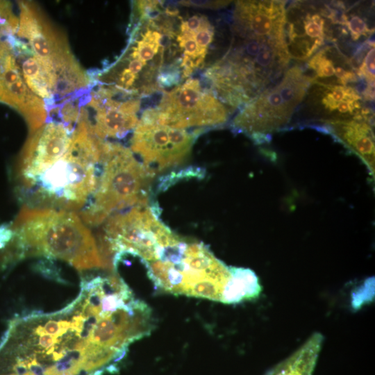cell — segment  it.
Here are the masks:
<instances>
[{
    "label": "cell",
    "mask_w": 375,
    "mask_h": 375,
    "mask_svg": "<svg viewBox=\"0 0 375 375\" xmlns=\"http://www.w3.org/2000/svg\"><path fill=\"white\" fill-rule=\"evenodd\" d=\"M284 24L283 15L269 8L255 10L231 24L228 51L205 72L210 88L222 102L242 107L280 81L291 60Z\"/></svg>",
    "instance_id": "6da1fadb"
},
{
    "label": "cell",
    "mask_w": 375,
    "mask_h": 375,
    "mask_svg": "<svg viewBox=\"0 0 375 375\" xmlns=\"http://www.w3.org/2000/svg\"><path fill=\"white\" fill-rule=\"evenodd\" d=\"M22 71L28 88L33 93L44 99H53L56 79L34 54L23 60Z\"/></svg>",
    "instance_id": "ac0fdd59"
},
{
    "label": "cell",
    "mask_w": 375,
    "mask_h": 375,
    "mask_svg": "<svg viewBox=\"0 0 375 375\" xmlns=\"http://www.w3.org/2000/svg\"><path fill=\"white\" fill-rule=\"evenodd\" d=\"M102 140L85 124L71 135L65 154L28 190L31 207L81 210L94 193L101 169Z\"/></svg>",
    "instance_id": "3957f363"
},
{
    "label": "cell",
    "mask_w": 375,
    "mask_h": 375,
    "mask_svg": "<svg viewBox=\"0 0 375 375\" xmlns=\"http://www.w3.org/2000/svg\"><path fill=\"white\" fill-rule=\"evenodd\" d=\"M0 101L12 106L24 115L31 133L45 120L42 101L25 84L9 47L6 44H0Z\"/></svg>",
    "instance_id": "4fadbf2b"
},
{
    "label": "cell",
    "mask_w": 375,
    "mask_h": 375,
    "mask_svg": "<svg viewBox=\"0 0 375 375\" xmlns=\"http://www.w3.org/2000/svg\"><path fill=\"white\" fill-rule=\"evenodd\" d=\"M201 130L189 132L140 118L131 138V150L155 176L181 164L190 153Z\"/></svg>",
    "instance_id": "30bf717a"
},
{
    "label": "cell",
    "mask_w": 375,
    "mask_h": 375,
    "mask_svg": "<svg viewBox=\"0 0 375 375\" xmlns=\"http://www.w3.org/2000/svg\"><path fill=\"white\" fill-rule=\"evenodd\" d=\"M342 1L331 3L296 1L285 7V41L291 59L307 61L328 44L338 45Z\"/></svg>",
    "instance_id": "9c48e42d"
},
{
    "label": "cell",
    "mask_w": 375,
    "mask_h": 375,
    "mask_svg": "<svg viewBox=\"0 0 375 375\" xmlns=\"http://www.w3.org/2000/svg\"><path fill=\"white\" fill-rule=\"evenodd\" d=\"M141 118L178 129L225 124L229 110L210 88L188 78L164 92L159 104L144 110Z\"/></svg>",
    "instance_id": "ba28073f"
},
{
    "label": "cell",
    "mask_w": 375,
    "mask_h": 375,
    "mask_svg": "<svg viewBox=\"0 0 375 375\" xmlns=\"http://www.w3.org/2000/svg\"><path fill=\"white\" fill-rule=\"evenodd\" d=\"M356 10L351 11L345 8L341 17L342 26L346 31L347 38H350L351 42L361 45L369 40L374 28L368 25L367 17L361 14L359 9Z\"/></svg>",
    "instance_id": "d6986e66"
},
{
    "label": "cell",
    "mask_w": 375,
    "mask_h": 375,
    "mask_svg": "<svg viewBox=\"0 0 375 375\" xmlns=\"http://www.w3.org/2000/svg\"><path fill=\"white\" fill-rule=\"evenodd\" d=\"M181 4L186 6H194L207 8H217L225 6L231 1H181Z\"/></svg>",
    "instance_id": "ffe728a7"
},
{
    "label": "cell",
    "mask_w": 375,
    "mask_h": 375,
    "mask_svg": "<svg viewBox=\"0 0 375 375\" xmlns=\"http://www.w3.org/2000/svg\"><path fill=\"white\" fill-rule=\"evenodd\" d=\"M100 165L96 189L79 212L89 226H98L117 212L147 205L154 176L129 149L118 143L103 141Z\"/></svg>",
    "instance_id": "5b68a950"
},
{
    "label": "cell",
    "mask_w": 375,
    "mask_h": 375,
    "mask_svg": "<svg viewBox=\"0 0 375 375\" xmlns=\"http://www.w3.org/2000/svg\"><path fill=\"white\" fill-rule=\"evenodd\" d=\"M143 262L156 287L169 294L231 304L254 299L262 291L253 270L227 266L202 242L178 236L160 249L155 261Z\"/></svg>",
    "instance_id": "7a4b0ae2"
},
{
    "label": "cell",
    "mask_w": 375,
    "mask_h": 375,
    "mask_svg": "<svg viewBox=\"0 0 375 375\" xmlns=\"http://www.w3.org/2000/svg\"><path fill=\"white\" fill-rule=\"evenodd\" d=\"M157 210L147 204L111 215L97 244L101 256L112 262L116 253L126 252L146 262L153 261L160 247L176 235L160 221Z\"/></svg>",
    "instance_id": "52a82bcc"
},
{
    "label": "cell",
    "mask_w": 375,
    "mask_h": 375,
    "mask_svg": "<svg viewBox=\"0 0 375 375\" xmlns=\"http://www.w3.org/2000/svg\"><path fill=\"white\" fill-rule=\"evenodd\" d=\"M312 83L325 85L351 86L360 81L351 58L335 44L323 47L306 61Z\"/></svg>",
    "instance_id": "e0dca14e"
},
{
    "label": "cell",
    "mask_w": 375,
    "mask_h": 375,
    "mask_svg": "<svg viewBox=\"0 0 375 375\" xmlns=\"http://www.w3.org/2000/svg\"><path fill=\"white\" fill-rule=\"evenodd\" d=\"M175 29V40L181 54L183 80L203 67L208 49L215 35V28L208 17L201 14L186 19L180 16Z\"/></svg>",
    "instance_id": "5bb4252c"
},
{
    "label": "cell",
    "mask_w": 375,
    "mask_h": 375,
    "mask_svg": "<svg viewBox=\"0 0 375 375\" xmlns=\"http://www.w3.org/2000/svg\"><path fill=\"white\" fill-rule=\"evenodd\" d=\"M311 84L305 69L290 67L278 82L242 107L231 124L233 131L245 134L256 144L269 142L273 133L289 129Z\"/></svg>",
    "instance_id": "8992f818"
},
{
    "label": "cell",
    "mask_w": 375,
    "mask_h": 375,
    "mask_svg": "<svg viewBox=\"0 0 375 375\" xmlns=\"http://www.w3.org/2000/svg\"><path fill=\"white\" fill-rule=\"evenodd\" d=\"M15 228L31 253L63 260L78 269L106 268L94 238L74 211L24 206Z\"/></svg>",
    "instance_id": "277c9868"
},
{
    "label": "cell",
    "mask_w": 375,
    "mask_h": 375,
    "mask_svg": "<svg viewBox=\"0 0 375 375\" xmlns=\"http://www.w3.org/2000/svg\"><path fill=\"white\" fill-rule=\"evenodd\" d=\"M99 92V99L95 101V124L91 126L93 133L100 139L124 137L137 126L140 100L118 101Z\"/></svg>",
    "instance_id": "9a60e30c"
},
{
    "label": "cell",
    "mask_w": 375,
    "mask_h": 375,
    "mask_svg": "<svg viewBox=\"0 0 375 375\" xmlns=\"http://www.w3.org/2000/svg\"><path fill=\"white\" fill-rule=\"evenodd\" d=\"M301 107L299 125L312 126L335 121L362 119L374 123V111L354 86L312 83Z\"/></svg>",
    "instance_id": "8fae6325"
},
{
    "label": "cell",
    "mask_w": 375,
    "mask_h": 375,
    "mask_svg": "<svg viewBox=\"0 0 375 375\" xmlns=\"http://www.w3.org/2000/svg\"><path fill=\"white\" fill-rule=\"evenodd\" d=\"M70 131L65 124L52 122L31 137L25 146L19 166V174L27 190L65 154L70 143Z\"/></svg>",
    "instance_id": "7c38bea8"
},
{
    "label": "cell",
    "mask_w": 375,
    "mask_h": 375,
    "mask_svg": "<svg viewBox=\"0 0 375 375\" xmlns=\"http://www.w3.org/2000/svg\"><path fill=\"white\" fill-rule=\"evenodd\" d=\"M331 135L356 154L374 178L375 142L374 123L362 119L326 122L314 127Z\"/></svg>",
    "instance_id": "2e32d148"
}]
</instances>
